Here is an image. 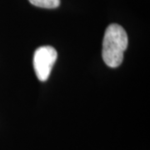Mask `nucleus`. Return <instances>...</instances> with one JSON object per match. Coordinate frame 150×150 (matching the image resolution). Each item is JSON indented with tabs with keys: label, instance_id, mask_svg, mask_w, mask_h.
<instances>
[{
	"label": "nucleus",
	"instance_id": "obj_2",
	"mask_svg": "<svg viewBox=\"0 0 150 150\" xmlns=\"http://www.w3.org/2000/svg\"><path fill=\"white\" fill-rule=\"evenodd\" d=\"M57 57V51L51 46H43L36 49L33 54V69L39 80H48Z\"/></svg>",
	"mask_w": 150,
	"mask_h": 150
},
{
	"label": "nucleus",
	"instance_id": "obj_1",
	"mask_svg": "<svg viewBox=\"0 0 150 150\" xmlns=\"http://www.w3.org/2000/svg\"><path fill=\"white\" fill-rule=\"evenodd\" d=\"M128 43L127 33L122 26L112 23L106 28L103 40L102 56L107 66L117 68L121 65Z\"/></svg>",
	"mask_w": 150,
	"mask_h": 150
},
{
	"label": "nucleus",
	"instance_id": "obj_3",
	"mask_svg": "<svg viewBox=\"0 0 150 150\" xmlns=\"http://www.w3.org/2000/svg\"><path fill=\"white\" fill-rule=\"evenodd\" d=\"M33 5L43 8H56L60 5V0H28Z\"/></svg>",
	"mask_w": 150,
	"mask_h": 150
}]
</instances>
